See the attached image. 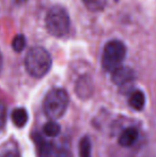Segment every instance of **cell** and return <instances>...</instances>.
Instances as JSON below:
<instances>
[{
  "label": "cell",
  "mask_w": 156,
  "mask_h": 157,
  "mask_svg": "<svg viewBox=\"0 0 156 157\" xmlns=\"http://www.w3.org/2000/svg\"><path fill=\"white\" fill-rule=\"evenodd\" d=\"M0 157H19V156H18V154L15 153V152L9 151V152H6V153H3L2 155H0Z\"/></svg>",
  "instance_id": "17"
},
{
  "label": "cell",
  "mask_w": 156,
  "mask_h": 157,
  "mask_svg": "<svg viewBox=\"0 0 156 157\" xmlns=\"http://www.w3.org/2000/svg\"><path fill=\"white\" fill-rule=\"evenodd\" d=\"M11 119L16 127H24L28 122V113L24 108H16L12 111Z\"/></svg>",
  "instance_id": "9"
},
{
  "label": "cell",
  "mask_w": 156,
  "mask_h": 157,
  "mask_svg": "<svg viewBox=\"0 0 156 157\" xmlns=\"http://www.w3.org/2000/svg\"><path fill=\"white\" fill-rule=\"evenodd\" d=\"M25 1H26V0H15V2H16V3H24Z\"/></svg>",
  "instance_id": "18"
},
{
  "label": "cell",
  "mask_w": 156,
  "mask_h": 157,
  "mask_svg": "<svg viewBox=\"0 0 156 157\" xmlns=\"http://www.w3.org/2000/svg\"><path fill=\"white\" fill-rule=\"evenodd\" d=\"M86 8L91 12L103 11L106 6V0H82Z\"/></svg>",
  "instance_id": "12"
},
{
  "label": "cell",
  "mask_w": 156,
  "mask_h": 157,
  "mask_svg": "<svg viewBox=\"0 0 156 157\" xmlns=\"http://www.w3.org/2000/svg\"><path fill=\"white\" fill-rule=\"evenodd\" d=\"M1 66H2V57L1 54H0V71H1Z\"/></svg>",
  "instance_id": "19"
},
{
  "label": "cell",
  "mask_w": 156,
  "mask_h": 157,
  "mask_svg": "<svg viewBox=\"0 0 156 157\" xmlns=\"http://www.w3.org/2000/svg\"><path fill=\"white\" fill-rule=\"evenodd\" d=\"M144 104H146V97H144V94L139 90L133 92L129 96V105L135 110H141L144 107Z\"/></svg>",
  "instance_id": "10"
},
{
  "label": "cell",
  "mask_w": 156,
  "mask_h": 157,
  "mask_svg": "<svg viewBox=\"0 0 156 157\" xmlns=\"http://www.w3.org/2000/svg\"><path fill=\"white\" fill-rule=\"evenodd\" d=\"M126 55V47L119 40L109 41L105 45L102 57V65L107 72H113L121 66Z\"/></svg>",
  "instance_id": "4"
},
{
  "label": "cell",
  "mask_w": 156,
  "mask_h": 157,
  "mask_svg": "<svg viewBox=\"0 0 156 157\" xmlns=\"http://www.w3.org/2000/svg\"><path fill=\"white\" fill-rule=\"evenodd\" d=\"M6 119V108L2 101H0V130L3 128Z\"/></svg>",
  "instance_id": "15"
},
{
  "label": "cell",
  "mask_w": 156,
  "mask_h": 157,
  "mask_svg": "<svg viewBox=\"0 0 156 157\" xmlns=\"http://www.w3.org/2000/svg\"><path fill=\"white\" fill-rule=\"evenodd\" d=\"M76 93L78 94L81 98H88L92 95L93 92V86H92V80L89 76H82L78 79L75 88Z\"/></svg>",
  "instance_id": "7"
},
{
  "label": "cell",
  "mask_w": 156,
  "mask_h": 157,
  "mask_svg": "<svg viewBox=\"0 0 156 157\" xmlns=\"http://www.w3.org/2000/svg\"><path fill=\"white\" fill-rule=\"evenodd\" d=\"M32 138H33V141L36 142L38 157H52L55 151L52 143L45 140L39 132H34Z\"/></svg>",
  "instance_id": "6"
},
{
  "label": "cell",
  "mask_w": 156,
  "mask_h": 157,
  "mask_svg": "<svg viewBox=\"0 0 156 157\" xmlns=\"http://www.w3.org/2000/svg\"><path fill=\"white\" fill-rule=\"evenodd\" d=\"M26 46V37L23 34H17L14 36L12 41V48L14 52H21L24 50Z\"/></svg>",
  "instance_id": "14"
},
{
  "label": "cell",
  "mask_w": 156,
  "mask_h": 157,
  "mask_svg": "<svg viewBox=\"0 0 156 157\" xmlns=\"http://www.w3.org/2000/svg\"><path fill=\"white\" fill-rule=\"evenodd\" d=\"M112 73V81L117 86H125L135 79V73L131 67L119 66Z\"/></svg>",
  "instance_id": "5"
},
{
  "label": "cell",
  "mask_w": 156,
  "mask_h": 157,
  "mask_svg": "<svg viewBox=\"0 0 156 157\" xmlns=\"http://www.w3.org/2000/svg\"><path fill=\"white\" fill-rule=\"evenodd\" d=\"M91 140L88 136L81 138L79 142V157H92L91 156Z\"/></svg>",
  "instance_id": "11"
},
{
  "label": "cell",
  "mask_w": 156,
  "mask_h": 157,
  "mask_svg": "<svg viewBox=\"0 0 156 157\" xmlns=\"http://www.w3.org/2000/svg\"><path fill=\"white\" fill-rule=\"evenodd\" d=\"M69 94L63 89H52L45 96L43 110L50 120H58L67 111L69 105Z\"/></svg>",
  "instance_id": "3"
},
{
  "label": "cell",
  "mask_w": 156,
  "mask_h": 157,
  "mask_svg": "<svg viewBox=\"0 0 156 157\" xmlns=\"http://www.w3.org/2000/svg\"><path fill=\"white\" fill-rule=\"evenodd\" d=\"M43 132L48 137H56L60 132V125L55 120H50L43 127Z\"/></svg>",
  "instance_id": "13"
},
{
  "label": "cell",
  "mask_w": 156,
  "mask_h": 157,
  "mask_svg": "<svg viewBox=\"0 0 156 157\" xmlns=\"http://www.w3.org/2000/svg\"><path fill=\"white\" fill-rule=\"evenodd\" d=\"M138 139V130L134 127H128L122 132L119 137V144L121 147H129L137 141Z\"/></svg>",
  "instance_id": "8"
},
{
  "label": "cell",
  "mask_w": 156,
  "mask_h": 157,
  "mask_svg": "<svg viewBox=\"0 0 156 157\" xmlns=\"http://www.w3.org/2000/svg\"><path fill=\"white\" fill-rule=\"evenodd\" d=\"M52 157H72L69 150H59L52 155Z\"/></svg>",
  "instance_id": "16"
},
{
  "label": "cell",
  "mask_w": 156,
  "mask_h": 157,
  "mask_svg": "<svg viewBox=\"0 0 156 157\" xmlns=\"http://www.w3.org/2000/svg\"><path fill=\"white\" fill-rule=\"evenodd\" d=\"M45 26L48 33L55 37H63L69 33L71 21L67 10L60 6L50 8L45 18Z\"/></svg>",
  "instance_id": "2"
},
{
  "label": "cell",
  "mask_w": 156,
  "mask_h": 157,
  "mask_svg": "<svg viewBox=\"0 0 156 157\" xmlns=\"http://www.w3.org/2000/svg\"><path fill=\"white\" fill-rule=\"evenodd\" d=\"M25 66L29 75L34 78H42L51 67V57L45 48L36 46L27 52Z\"/></svg>",
  "instance_id": "1"
}]
</instances>
